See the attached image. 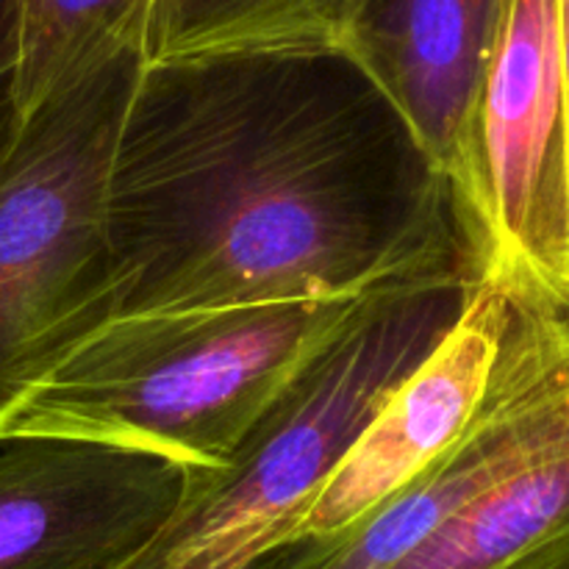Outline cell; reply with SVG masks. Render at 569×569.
I'll return each instance as SVG.
<instances>
[{
	"label": "cell",
	"instance_id": "cell-1",
	"mask_svg": "<svg viewBox=\"0 0 569 569\" xmlns=\"http://www.w3.org/2000/svg\"><path fill=\"white\" fill-rule=\"evenodd\" d=\"M433 276L476 278L450 183L348 53L142 61L106 170L98 326Z\"/></svg>",
	"mask_w": 569,
	"mask_h": 569
},
{
	"label": "cell",
	"instance_id": "cell-2",
	"mask_svg": "<svg viewBox=\"0 0 569 569\" xmlns=\"http://www.w3.org/2000/svg\"><path fill=\"white\" fill-rule=\"evenodd\" d=\"M376 295L106 320L17 387L0 442L76 439L220 470Z\"/></svg>",
	"mask_w": 569,
	"mask_h": 569
},
{
	"label": "cell",
	"instance_id": "cell-3",
	"mask_svg": "<svg viewBox=\"0 0 569 569\" xmlns=\"http://www.w3.org/2000/svg\"><path fill=\"white\" fill-rule=\"evenodd\" d=\"M470 276L383 289L300 372L220 470H187L164 526L114 569H272L392 389L465 311Z\"/></svg>",
	"mask_w": 569,
	"mask_h": 569
},
{
	"label": "cell",
	"instance_id": "cell-4",
	"mask_svg": "<svg viewBox=\"0 0 569 569\" xmlns=\"http://www.w3.org/2000/svg\"><path fill=\"white\" fill-rule=\"evenodd\" d=\"M142 61L122 56L72 83L0 148V409L98 326L106 170Z\"/></svg>",
	"mask_w": 569,
	"mask_h": 569
},
{
	"label": "cell",
	"instance_id": "cell-5",
	"mask_svg": "<svg viewBox=\"0 0 569 569\" xmlns=\"http://www.w3.org/2000/svg\"><path fill=\"white\" fill-rule=\"evenodd\" d=\"M476 281L569 309V144L556 0H503L448 178Z\"/></svg>",
	"mask_w": 569,
	"mask_h": 569
},
{
	"label": "cell",
	"instance_id": "cell-6",
	"mask_svg": "<svg viewBox=\"0 0 569 569\" xmlns=\"http://www.w3.org/2000/svg\"><path fill=\"white\" fill-rule=\"evenodd\" d=\"M569 392V309L517 300L481 409L448 453L359 526L298 542L272 569H395L542 437Z\"/></svg>",
	"mask_w": 569,
	"mask_h": 569
},
{
	"label": "cell",
	"instance_id": "cell-7",
	"mask_svg": "<svg viewBox=\"0 0 569 569\" xmlns=\"http://www.w3.org/2000/svg\"><path fill=\"white\" fill-rule=\"evenodd\" d=\"M187 470L76 439L0 442V569H114L167 522Z\"/></svg>",
	"mask_w": 569,
	"mask_h": 569
},
{
	"label": "cell",
	"instance_id": "cell-8",
	"mask_svg": "<svg viewBox=\"0 0 569 569\" xmlns=\"http://www.w3.org/2000/svg\"><path fill=\"white\" fill-rule=\"evenodd\" d=\"M511 306L515 298L498 283H472L453 328L392 389L326 478L298 542L359 526L453 448L487 398Z\"/></svg>",
	"mask_w": 569,
	"mask_h": 569
},
{
	"label": "cell",
	"instance_id": "cell-9",
	"mask_svg": "<svg viewBox=\"0 0 569 569\" xmlns=\"http://www.w3.org/2000/svg\"><path fill=\"white\" fill-rule=\"evenodd\" d=\"M503 0H359L348 53L445 178L459 161Z\"/></svg>",
	"mask_w": 569,
	"mask_h": 569
},
{
	"label": "cell",
	"instance_id": "cell-10",
	"mask_svg": "<svg viewBox=\"0 0 569 569\" xmlns=\"http://www.w3.org/2000/svg\"><path fill=\"white\" fill-rule=\"evenodd\" d=\"M395 569H569V392L522 459Z\"/></svg>",
	"mask_w": 569,
	"mask_h": 569
},
{
	"label": "cell",
	"instance_id": "cell-11",
	"mask_svg": "<svg viewBox=\"0 0 569 569\" xmlns=\"http://www.w3.org/2000/svg\"><path fill=\"white\" fill-rule=\"evenodd\" d=\"M156 0H14L17 120L122 56H144Z\"/></svg>",
	"mask_w": 569,
	"mask_h": 569
},
{
	"label": "cell",
	"instance_id": "cell-12",
	"mask_svg": "<svg viewBox=\"0 0 569 569\" xmlns=\"http://www.w3.org/2000/svg\"><path fill=\"white\" fill-rule=\"evenodd\" d=\"M359 0H156L144 61L342 50Z\"/></svg>",
	"mask_w": 569,
	"mask_h": 569
},
{
	"label": "cell",
	"instance_id": "cell-13",
	"mask_svg": "<svg viewBox=\"0 0 569 569\" xmlns=\"http://www.w3.org/2000/svg\"><path fill=\"white\" fill-rule=\"evenodd\" d=\"M14 70H17V6L0 0V148L17 122L14 111Z\"/></svg>",
	"mask_w": 569,
	"mask_h": 569
},
{
	"label": "cell",
	"instance_id": "cell-14",
	"mask_svg": "<svg viewBox=\"0 0 569 569\" xmlns=\"http://www.w3.org/2000/svg\"><path fill=\"white\" fill-rule=\"evenodd\" d=\"M556 9H559V42H561V70H565L567 144H569V0H556Z\"/></svg>",
	"mask_w": 569,
	"mask_h": 569
}]
</instances>
